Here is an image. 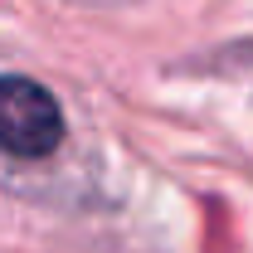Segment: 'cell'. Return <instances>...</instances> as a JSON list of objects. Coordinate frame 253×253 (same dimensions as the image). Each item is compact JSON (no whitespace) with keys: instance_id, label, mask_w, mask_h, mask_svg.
<instances>
[{"instance_id":"6da1fadb","label":"cell","mask_w":253,"mask_h":253,"mask_svg":"<svg viewBox=\"0 0 253 253\" xmlns=\"http://www.w3.org/2000/svg\"><path fill=\"white\" fill-rule=\"evenodd\" d=\"M63 141L59 97L25 73H0V151L20 161H44Z\"/></svg>"}]
</instances>
